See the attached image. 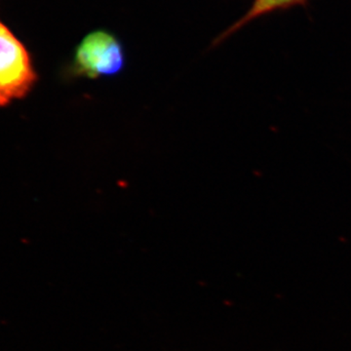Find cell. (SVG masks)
Instances as JSON below:
<instances>
[{
	"label": "cell",
	"mask_w": 351,
	"mask_h": 351,
	"mask_svg": "<svg viewBox=\"0 0 351 351\" xmlns=\"http://www.w3.org/2000/svg\"><path fill=\"white\" fill-rule=\"evenodd\" d=\"M38 80L25 44L0 20V108L24 99Z\"/></svg>",
	"instance_id": "cell-1"
},
{
	"label": "cell",
	"mask_w": 351,
	"mask_h": 351,
	"mask_svg": "<svg viewBox=\"0 0 351 351\" xmlns=\"http://www.w3.org/2000/svg\"><path fill=\"white\" fill-rule=\"evenodd\" d=\"M124 66L121 44L107 32H91L76 49L73 69L89 78L117 75Z\"/></svg>",
	"instance_id": "cell-2"
},
{
	"label": "cell",
	"mask_w": 351,
	"mask_h": 351,
	"mask_svg": "<svg viewBox=\"0 0 351 351\" xmlns=\"http://www.w3.org/2000/svg\"><path fill=\"white\" fill-rule=\"evenodd\" d=\"M309 0H253V3L249 10L242 16L239 21L230 25L218 41L223 40L228 36H232L240 29L248 25L253 21L260 19L263 16L269 15L278 11H285L297 6H306Z\"/></svg>",
	"instance_id": "cell-3"
}]
</instances>
